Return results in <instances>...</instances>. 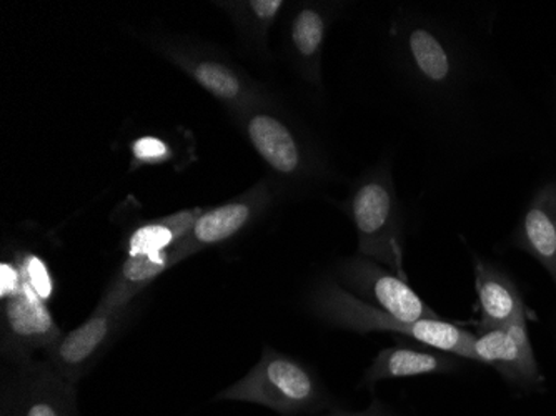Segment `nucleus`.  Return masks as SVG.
<instances>
[{
	"label": "nucleus",
	"instance_id": "18",
	"mask_svg": "<svg viewBox=\"0 0 556 416\" xmlns=\"http://www.w3.org/2000/svg\"><path fill=\"white\" fill-rule=\"evenodd\" d=\"M286 5L283 0H239L222 2L220 8L236 25L242 42L255 54L267 55L268 34Z\"/></svg>",
	"mask_w": 556,
	"mask_h": 416
},
{
	"label": "nucleus",
	"instance_id": "4",
	"mask_svg": "<svg viewBox=\"0 0 556 416\" xmlns=\"http://www.w3.org/2000/svg\"><path fill=\"white\" fill-rule=\"evenodd\" d=\"M155 49L190 79L207 90L237 121L255 109L271 105L270 93L242 68L205 46L187 39L164 37L155 40Z\"/></svg>",
	"mask_w": 556,
	"mask_h": 416
},
{
	"label": "nucleus",
	"instance_id": "7",
	"mask_svg": "<svg viewBox=\"0 0 556 416\" xmlns=\"http://www.w3.org/2000/svg\"><path fill=\"white\" fill-rule=\"evenodd\" d=\"M0 416H80L77 385L43 358L4 363Z\"/></svg>",
	"mask_w": 556,
	"mask_h": 416
},
{
	"label": "nucleus",
	"instance_id": "3",
	"mask_svg": "<svg viewBox=\"0 0 556 416\" xmlns=\"http://www.w3.org/2000/svg\"><path fill=\"white\" fill-rule=\"evenodd\" d=\"M343 211L357 231L358 255L386 265L408 280L403 267V214L389 165H377L357 178Z\"/></svg>",
	"mask_w": 556,
	"mask_h": 416
},
{
	"label": "nucleus",
	"instance_id": "13",
	"mask_svg": "<svg viewBox=\"0 0 556 416\" xmlns=\"http://www.w3.org/2000/svg\"><path fill=\"white\" fill-rule=\"evenodd\" d=\"M332 5L303 2L287 21L286 50L290 64L311 86L321 89V58L333 22Z\"/></svg>",
	"mask_w": 556,
	"mask_h": 416
},
{
	"label": "nucleus",
	"instance_id": "5",
	"mask_svg": "<svg viewBox=\"0 0 556 416\" xmlns=\"http://www.w3.org/2000/svg\"><path fill=\"white\" fill-rule=\"evenodd\" d=\"M396 55L410 83L430 96H448L462 79V61L450 36L433 22L405 18L392 27Z\"/></svg>",
	"mask_w": 556,
	"mask_h": 416
},
{
	"label": "nucleus",
	"instance_id": "21",
	"mask_svg": "<svg viewBox=\"0 0 556 416\" xmlns=\"http://www.w3.org/2000/svg\"><path fill=\"white\" fill-rule=\"evenodd\" d=\"M130 153L136 165H161L170 159L172 149L165 140L147 136L134 140Z\"/></svg>",
	"mask_w": 556,
	"mask_h": 416
},
{
	"label": "nucleus",
	"instance_id": "16",
	"mask_svg": "<svg viewBox=\"0 0 556 416\" xmlns=\"http://www.w3.org/2000/svg\"><path fill=\"white\" fill-rule=\"evenodd\" d=\"M511 243L532 255L556 287V181H549L533 196Z\"/></svg>",
	"mask_w": 556,
	"mask_h": 416
},
{
	"label": "nucleus",
	"instance_id": "14",
	"mask_svg": "<svg viewBox=\"0 0 556 416\" xmlns=\"http://www.w3.org/2000/svg\"><path fill=\"white\" fill-rule=\"evenodd\" d=\"M460 368V356L403 338L402 342L378 352L362 377V385L374 388L380 381L424 375L450 374Z\"/></svg>",
	"mask_w": 556,
	"mask_h": 416
},
{
	"label": "nucleus",
	"instance_id": "2",
	"mask_svg": "<svg viewBox=\"0 0 556 416\" xmlns=\"http://www.w3.org/2000/svg\"><path fill=\"white\" fill-rule=\"evenodd\" d=\"M215 400L252 403L282 416L314 415L332 408V395L312 368L293 356L265 346L255 367Z\"/></svg>",
	"mask_w": 556,
	"mask_h": 416
},
{
	"label": "nucleus",
	"instance_id": "9",
	"mask_svg": "<svg viewBox=\"0 0 556 416\" xmlns=\"http://www.w3.org/2000/svg\"><path fill=\"white\" fill-rule=\"evenodd\" d=\"M277 184L268 178H262L237 199L214 206L200 215L192 230L174 245L180 262L204 249L220 245L236 239L255 222L261 220L277 200Z\"/></svg>",
	"mask_w": 556,
	"mask_h": 416
},
{
	"label": "nucleus",
	"instance_id": "22",
	"mask_svg": "<svg viewBox=\"0 0 556 416\" xmlns=\"http://www.w3.org/2000/svg\"><path fill=\"white\" fill-rule=\"evenodd\" d=\"M327 416H402L399 413L393 412L392 408L386 405V403L374 400L370 406L362 409V412H342V409H336Z\"/></svg>",
	"mask_w": 556,
	"mask_h": 416
},
{
	"label": "nucleus",
	"instance_id": "12",
	"mask_svg": "<svg viewBox=\"0 0 556 416\" xmlns=\"http://www.w3.org/2000/svg\"><path fill=\"white\" fill-rule=\"evenodd\" d=\"M527 318L528 315H521L507 327L478 333L473 343V362L490 365L508 383L521 390H540L545 377L533 353Z\"/></svg>",
	"mask_w": 556,
	"mask_h": 416
},
{
	"label": "nucleus",
	"instance_id": "6",
	"mask_svg": "<svg viewBox=\"0 0 556 416\" xmlns=\"http://www.w3.org/2000/svg\"><path fill=\"white\" fill-rule=\"evenodd\" d=\"M240 128L275 178L286 186L303 187L317 180L320 162L299 128L271 105L239 118Z\"/></svg>",
	"mask_w": 556,
	"mask_h": 416
},
{
	"label": "nucleus",
	"instance_id": "1",
	"mask_svg": "<svg viewBox=\"0 0 556 416\" xmlns=\"http://www.w3.org/2000/svg\"><path fill=\"white\" fill-rule=\"evenodd\" d=\"M308 306L315 317L332 327L357 331V333H370V331L395 333L460 358L473 360V343L477 335L442 318L412 322V324L399 320L382 310L375 308L358 300L357 297H353L333 278H327L315 287L308 300Z\"/></svg>",
	"mask_w": 556,
	"mask_h": 416
},
{
	"label": "nucleus",
	"instance_id": "15",
	"mask_svg": "<svg viewBox=\"0 0 556 416\" xmlns=\"http://www.w3.org/2000/svg\"><path fill=\"white\" fill-rule=\"evenodd\" d=\"M473 274L475 292L480 310L478 333L507 327L515 318L528 315L530 310L525 305L520 290L505 272L482 256H475Z\"/></svg>",
	"mask_w": 556,
	"mask_h": 416
},
{
	"label": "nucleus",
	"instance_id": "10",
	"mask_svg": "<svg viewBox=\"0 0 556 416\" xmlns=\"http://www.w3.org/2000/svg\"><path fill=\"white\" fill-rule=\"evenodd\" d=\"M24 278V277H22ZM2 302V358L4 363L24 362L43 355L61 340L62 330L50 312L49 302L22 283L14 295Z\"/></svg>",
	"mask_w": 556,
	"mask_h": 416
},
{
	"label": "nucleus",
	"instance_id": "17",
	"mask_svg": "<svg viewBox=\"0 0 556 416\" xmlns=\"http://www.w3.org/2000/svg\"><path fill=\"white\" fill-rule=\"evenodd\" d=\"M179 256L175 253L174 247L165 250V252L127 256L124 264L115 272L114 277L105 287L104 293L97 303V308L115 310L132 305L134 300L155 278L161 277L164 272L179 264Z\"/></svg>",
	"mask_w": 556,
	"mask_h": 416
},
{
	"label": "nucleus",
	"instance_id": "8",
	"mask_svg": "<svg viewBox=\"0 0 556 416\" xmlns=\"http://www.w3.org/2000/svg\"><path fill=\"white\" fill-rule=\"evenodd\" d=\"M332 278L353 297L399 320H440V315L412 289L408 280L367 256L342 260Z\"/></svg>",
	"mask_w": 556,
	"mask_h": 416
},
{
	"label": "nucleus",
	"instance_id": "19",
	"mask_svg": "<svg viewBox=\"0 0 556 416\" xmlns=\"http://www.w3.org/2000/svg\"><path fill=\"white\" fill-rule=\"evenodd\" d=\"M202 209H186L175 212L159 220L147 222L130 234L125 240V252L127 255H149V253L165 252L177 245L184 237L192 230L200 215L204 214Z\"/></svg>",
	"mask_w": 556,
	"mask_h": 416
},
{
	"label": "nucleus",
	"instance_id": "20",
	"mask_svg": "<svg viewBox=\"0 0 556 416\" xmlns=\"http://www.w3.org/2000/svg\"><path fill=\"white\" fill-rule=\"evenodd\" d=\"M14 259L21 268L25 283L50 303L54 295V281H52V275H50L46 262L36 253L30 252H17Z\"/></svg>",
	"mask_w": 556,
	"mask_h": 416
},
{
	"label": "nucleus",
	"instance_id": "11",
	"mask_svg": "<svg viewBox=\"0 0 556 416\" xmlns=\"http://www.w3.org/2000/svg\"><path fill=\"white\" fill-rule=\"evenodd\" d=\"M132 312L134 305L115 310L96 306L93 314L83 325L62 335L61 340L50 346L42 358L65 380L79 383L117 340Z\"/></svg>",
	"mask_w": 556,
	"mask_h": 416
}]
</instances>
